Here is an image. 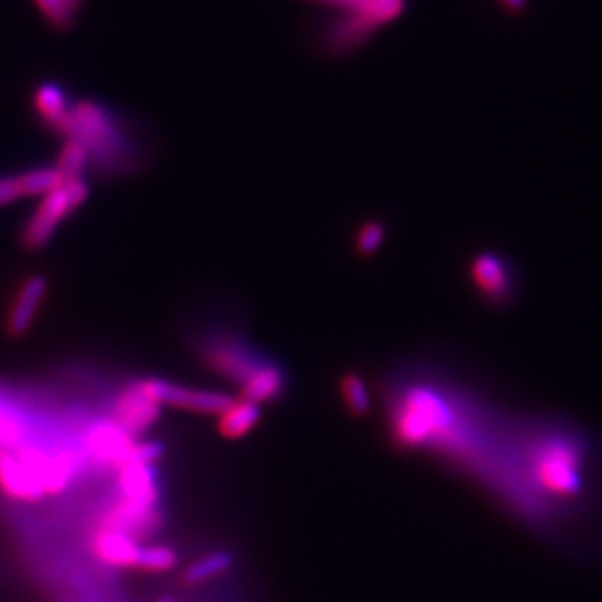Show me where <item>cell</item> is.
<instances>
[{
  "label": "cell",
  "instance_id": "obj_1",
  "mask_svg": "<svg viewBox=\"0 0 602 602\" xmlns=\"http://www.w3.org/2000/svg\"><path fill=\"white\" fill-rule=\"evenodd\" d=\"M55 127L78 141L102 164H110L119 156V131L110 113L92 102L76 104Z\"/></svg>",
  "mask_w": 602,
  "mask_h": 602
},
{
  "label": "cell",
  "instance_id": "obj_2",
  "mask_svg": "<svg viewBox=\"0 0 602 602\" xmlns=\"http://www.w3.org/2000/svg\"><path fill=\"white\" fill-rule=\"evenodd\" d=\"M532 474L536 484L552 495H577L583 486L581 452L567 439L546 441L534 454Z\"/></svg>",
  "mask_w": 602,
  "mask_h": 602
},
{
  "label": "cell",
  "instance_id": "obj_3",
  "mask_svg": "<svg viewBox=\"0 0 602 602\" xmlns=\"http://www.w3.org/2000/svg\"><path fill=\"white\" fill-rule=\"evenodd\" d=\"M451 423V414L445 402L427 388H415L406 394L404 406L396 415V437L404 445H421L443 433Z\"/></svg>",
  "mask_w": 602,
  "mask_h": 602
},
{
  "label": "cell",
  "instance_id": "obj_4",
  "mask_svg": "<svg viewBox=\"0 0 602 602\" xmlns=\"http://www.w3.org/2000/svg\"><path fill=\"white\" fill-rule=\"evenodd\" d=\"M86 197H88V188L80 178L65 180L59 188L43 195V201L39 203L32 221L24 228L26 246L41 248L43 244H47L59 223L69 213L78 209Z\"/></svg>",
  "mask_w": 602,
  "mask_h": 602
},
{
  "label": "cell",
  "instance_id": "obj_5",
  "mask_svg": "<svg viewBox=\"0 0 602 602\" xmlns=\"http://www.w3.org/2000/svg\"><path fill=\"white\" fill-rule=\"evenodd\" d=\"M20 462L38 476L47 493H61L75 480L82 462L75 451H43L38 445H28L16 452Z\"/></svg>",
  "mask_w": 602,
  "mask_h": 602
},
{
  "label": "cell",
  "instance_id": "obj_6",
  "mask_svg": "<svg viewBox=\"0 0 602 602\" xmlns=\"http://www.w3.org/2000/svg\"><path fill=\"white\" fill-rule=\"evenodd\" d=\"M139 384L160 406L168 404V406H176V408L197 412V414L221 415L232 404V398H228L225 394L184 388V386H176V384H170V382H164L158 378H147V380H141Z\"/></svg>",
  "mask_w": 602,
  "mask_h": 602
},
{
  "label": "cell",
  "instance_id": "obj_7",
  "mask_svg": "<svg viewBox=\"0 0 602 602\" xmlns=\"http://www.w3.org/2000/svg\"><path fill=\"white\" fill-rule=\"evenodd\" d=\"M470 277L486 299L495 304L511 301L515 295L517 275L513 265L509 264L503 256L493 252L478 254L470 265Z\"/></svg>",
  "mask_w": 602,
  "mask_h": 602
},
{
  "label": "cell",
  "instance_id": "obj_8",
  "mask_svg": "<svg viewBox=\"0 0 602 602\" xmlns=\"http://www.w3.org/2000/svg\"><path fill=\"white\" fill-rule=\"evenodd\" d=\"M102 523V528H112L131 538H143L152 534V530L160 525V513L158 505L119 497L112 509L106 511Z\"/></svg>",
  "mask_w": 602,
  "mask_h": 602
},
{
  "label": "cell",
  "instance_id": "obj_9",
  "mask_svg": "<svg viewBox=\"0 0 602 602\" xmlns=\"http://www.w3.org/2000/svg\"><path fill=\"white\" fill-rule=\"evenodd\" d=\"M160 415V404L151 398L139 382L129 386L115 404V423L123 427L131 437L151 429Z\"/></svg>",
  "mask_w": 602,
  "mask_h": 602
},
{
  "label": "cell",
  "instance_id": "obj_10",
  "mask_svg": "<svg viewBox=\"0 0 602 602\" xmlns=\"http://www.w3.org/2000/svg\"><path fill=\"white\" fill-rule=\"evenodd\" d=\"M133 437L119 427L115 421H102L92 425L84 435V447L96 460L106 462L110 466L119 468L127 454L133 449Z\"/></svg>",
  "mask_w": 602,
  "mask_h": 602
},
{
  "label": "cell",
  "instance_id": "obj_11",
  "mask_svg": "<svg viewBox=\"0 0 602 602\" xmlns=\"http://www.w3.org/2000/svg\"><path fill=\"white\" fill-rule=\"evenodd\" d=\"M207 359L215 371L238 380L240 384L265 363L242 341H230V339L213 343L211 349L207 351Z\"/></svg>",
  "mask_w": 602,
  "mask_h": 602
},
{
  "label": "cell",
  "instance_id": "obj_12",
  "mask_svg": "<svg viewBox=\"0 0 602 602\" xmlns=\"http://www.w3.org/2000/svg\"><path fill=\"white\" fill-rule=\"evenodd\" d=\"M0 490L18 501H38L47 495L38 476L10 451H0Z\"/></svg>",
  "mask_w": 602,
  "mask_h": 602
},
{
  "label": "cell",
  "instance_id": "obj_13",
  "mask_svg": "<svg viewBox=\"0 0 602 602\" xmlns=\"http://www.w3.org/2000/svg\"><path fill=\"white\" fill-rule=\"evenodd\" d=\"M94 554L113 567H135L141 546L135 538L112 528H100L92 538Z\"/></svg>",
  "mask_w": 602,
  "mask_h": 602
},
{
  "label": "cell",
  "instance_id": "obj_14",
  "mask_svg": "<svg viewBox=\"0 0 602 602\" xmlns=\"http://www.w3.org/2000/svg\"><path fill=\"white\" fill-rule=\"evenodd\" d=\"M119 470V491L121 497L131 501H141L149 505H158V480L154 464L145 462H127Z\"/></svg>",
  "mask_w": 602,
  "mask_h": 602
},
{
  "label": "cell",
  "instance_id": "obj_15",
  "mask_svg": "<svg viewBox=\"0 0 602 602\" xmlns=\"http://www.w3.org/2000/svg\"><path fill=\"white\" fill-rule=\"evenodd\" d=\"M45 291H47V283L43 277H32L22 285V289L14 301V306L10 310V316H8V332L10 334L22 336L30 330V326L38 314L39 304L45 297Z\"/></svg>",
  "mask_w": 602,
  "mask_h": 602
},
{
  "label": "cell",
  "instance_id": "obj_16",
  "mask_svg": "<svg viewBox=\"0 0 602 602\" xmlns=\"http://www.w3.org/2000/svg\"><path fill=\"white\" fill-rule=\"evenodd\" d=\"M285 388V375L275 365L265 361L250 377L242 382V398L254 404H265L275 400Z\"/></svg>",
  "mask_w": 602,
  "mask_h": 602
},
{
  "label": "cell",
  "instance_id": "obj_17",
  "mask_svg": "<svg viewBox=\"0 0 602 602\" xmlns=\"http://www.w3.org/2000/svg\"><path fill=\"white\" fill-rule=\"evenodd\" d=\"M260 421V406L248 400H232V404L221 414L219 429L226 439L246 437Z\"/></svg>",
  "mask_w": 602,
  "mask_h": 602
},
{
  "label": "cell",
  "instance_id": "obj_18",
  "mask_svg": "<svg viewBox=\"0 0 602 602\" xmlns=\"http://www.w3.org/2000/svg\"><path fill=\"white\" fill-rule=\"evenodd\" d=\"M16 182H18L22 197L24 195L36 197V195H47L49 191L59 188L65 180L57 168H38V170L18 176Z\"/></svg>",
  "mask_w": 602,
  "mask_h": 602
},
{
  "label": "cell",
  "instance_id": "obj_19",
  "mask_svg": "<svg viewBox=\"0 0 602 602\" xmlns=\"http://www.w3.org/2000/svg\"><path fill=\"white\" fill-rule=\"evenodd\" d=\"M36 110L51 125H57L65 117V113L69 112L65 92L55 84H43L36 92Z\"/></svg>",
  "mask_w": 602,
  "mask_h": 602
},
{
  "label": "cell",
  "instance_id": "obj_20",
  "mask_svg": "<svg viewBox=\"0 0 602 602\" xmlns=\"http://www.w3.org/2000/svg\"><path fill=\"white\" fill-rule=\"evenodd\" d=\"M232 564V558L226 552H213L201 560H197L195 564L189 565L184 573V581L188 585H199L207 579H213L217 575H221Z\"/></svg>",
  "mask_w": 602,
  "mask_h": 602
},
{
  "label": "cell",
  "instance_id": "obj_21",
  "mask_svg": "<svg viewBox=\"0 0 602 602\" xmlns=\"http://www.w3.org/2000/svg\"><path fill=\"white\" fill-rule=\"evenodd\" d=\"M88 158H90L88 151L78 141L69 139L63 145L61 154H59V160H57V170L63 176V180H76V178H80L82 170L88 164Z\"/></svg>",
  "mask_w": 602,
  "mask_h": 602
},
{
  "label": "cell",
  "instance_id": "obj_22",
  "mask_svg": "<svg viewBox=\"0 0 602 602\" xmlns=\"http://www.w3.org/2000/svg\"><path fill=\"white\" fill-rule=\"evenodd\" d=\"M26 439V425L8 406L0 404V451H10Z\"/></svg>",
  "mask_w": 602,
  "mask_h": 602
},
{
  "label": "cell",
  "instance_id": "obj_23",
  "mask_svg": "<svg viewBox=\"0 0 602 602\" xmlns=\"http://www.w3.org/2000/svg\"><path fill=\"white\" fill-rule=\"evenodd\" d=\"M176 564H178V556L168 546H145V548H141L139 562H137L141 569L154 571V573L168 571Z\"/></svg>",
  "mask_w": 602,
  "mask_h": 602
},
{
  "label": "cell",
  "instance_id": "obj_24",
  "mask_svg": "<svg viewBox=\"0 0 602 602\" xmlns=\"http://www.w3.org/2000/svg\"><path fill=\"white\" fill-rule=\"evenodd\" d=\"M341 394L349 410L355 415H363L369 410V394L365 384L357 377H345L341 382Z\"/></svg>",
  "mask_w": 602,
  "mask_h": 602
},
{
  "label": "cell",
  "instance_id": "obj_25",
  "mask_svg": "<svg viewBox=\"0 0 602 602\" xmlns=\"http://www.w3.org/2000/svg\"><path fill=\"white\" fill-rule=\"evenodd\" d=\"M43 16L57 28H65L73 20V4L69 0H36Z\"/></svg>",
  "mask_w": 602,
  "mask_h": 602
},
{
  "label": "cell",
  "instance_id": "obj_26",
  "mask_svg": "<svg viewBox=\"0 0 602 602\" xmlns=\"http://www.w3.org/2000/svg\"><path fill=\"white\" fill-rule=\"evenodd\" d=\"M382 236H384V232L378 225H369L367 228H363L361 234H359V248L365 250V252L375 250L378 244L382 242Z\"/></svg>",
  "mask_w": 602,
  "mask_h": 602
},
{
  "label": "cell",
  "instance_id": "obj_27",
  "mask_svg": "<svg viewBox=\"0 0 602 602\" xmlns=\"http://www.w3.org/2000/svg\"><path fill=\"white\" fill-rule=\"evenodd\" d=\"M20 197H22V193H20L16 178H0V207L10 205Z\"/></svg>",
  "mask_w": 602,
  "mask_h": 602
},
{
  "label": "cell",
  "instance_id": "obj_28",
  "mask_svg": "<svg viewBox=\"0 0 602 602\" xmlns=\"http://www.w3.org/2000/svg\"><path fill=\"white\" fill-rule=\"evenodd\" d=\"M507 10L511 12H521L527 6V0H501Z\"/></svg>",
  "mask_w": 602,
  "mask_h": 602
},
{
  "label": "cell",
  "instance_id": "obj_29",
  "mask_svg": "<svg viewBox=\"0 0 602 602\" xmlns=\"http://www.w3.org/2000/svg\"><path fill=\"white\" fill-rule=\"evenodd\" d=\"M69 2H71V4H73V8H75V6H78L82 0H69Z\"/></svg>",
  "mask_w": 602,
  "mask_h": 602
},
{
  "label": "cell",
  "instance_id": "obj_30",
  "mask_svg": "<svg viewBox=\"0 0 602 602\" xmlns=\"http://www.w3.org/2000/svg\"><path fill=\"white\" fill-rule=\"evenodd\" d=\"M160 602H176V601H172V599H162V601Z\"/></svg>",
  "mask_w": 602,
  "mask_h": 602
}]
</instances>
